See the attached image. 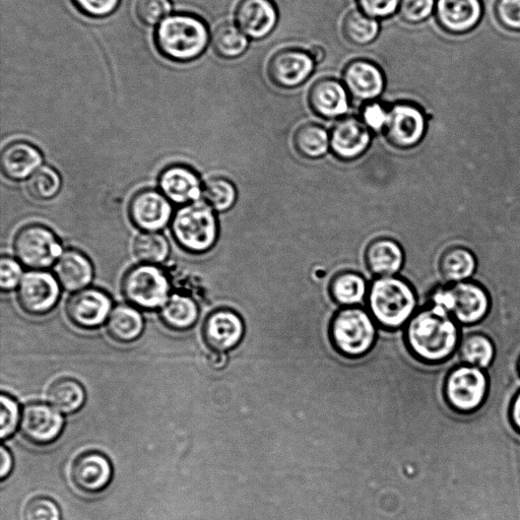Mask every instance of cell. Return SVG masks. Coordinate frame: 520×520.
I'll return each mask as SVG.
<instances>
[{"label":"cell","instance_id":"1","mask_svg":"<svg viewBox=\"0 0 520 520\" xmlns=\"http://www.w3.org/2000/svg\"><path fill=\"white\" fill-rule=\"evenodd\" d=\"M406 340L417 359L439 364L457 352L461 342L459 324L442 308L431 305L410 319Z\"/></svg>","mask_w":520,"mask_h":520},{"label":"cell","instance_id":"2","mask_svg":"<svg viewBox=\"0 0 520 520\" xmlns=\"http://www.w3.org/2000/svg\"><path fill=\"white\" fill-rule=\"evenodd\" d=\"M366 300L370 314L384 329H400L416 313L413 287L397 276L376 278L369 286Z\"/></svg>","mask_w":520,"mask_h":520},{"label":"cell","instance_id":"3","mask_svg":"<svg viewBox=\"0 0 520 520\" xmlns=\"http://www.w3.org/2000/svg\"><path fill=\"white\" fill-rule=\"evenodd\" d=\"M210 40L207 24L191 14H174L163 20L156 32L158 50L176 62L200 57Z\"/></svg>","mask_w":520,"mask_h":520},{"label":"cell","instance_id":"4","mask_svg":"<svg viewBox=\"0 0 520 520\" xmlns=\"http://www.w3.org/2000/svg\"><path fill=\"white\" fill-rule=\"evenodd\" d=\"M376 321L359 306L344 307L333 317L330 336L336 350L349 358L366 355L376 341Z\"/></svg>","mask_w":520,"mask_h":520},{"label":"cell","instance_id":"5","mask_svg":"<svg viewBox=\"0 0 520 520\" xmlns=\"http://www.w3.org/2000/svg\"><path fill=\"white\" fill-rule=\"evenodd\" d=\"M172 234L186 251L197 254L208 252L219 235L215 211L206 202L183 206L173 216Z\"/></svg>","mask_w":520,"mask_h":520},{"label":"cell","instance_id":"6","mask_svg":"<svg viewBox=\"0 0 520 520\" xmlns=\"http://www.w3.org/2000/svg\"><path fill=\"white\" fill-rule=\"evenodd\" d=\"M432 305L442 308L463 325L481 322L489 314L490 298L486 290L474 282H460L436 291Z\"/></svg>","mask_w":520,"mask_h":520},{"label":"cell","instance_id":"7","mask_svg":"<svg viewBox=\"0 0 520 520\" xmlns=\"http://www.w3.org/2000/svg\"><path fill=\"white\" fill-rule=\"evenodd\" d=\"M171 283L167 274L154 265L130 269L122 280L125 299L137 308H162L170 298Z\"/></svg>","mask_w":520,"mask_h":520},{"label":"cell","instance_id":"8","mask_svg":"<svg viewBox=\"0 0 520 520\" xmlns=\"http://www.w3.org/2000/svg\"><path fill=\"white\" fill-rule=\"evenodd\" d=\"M488 386L486 370L463 365L452 370L447 376L445 397L454 410L471 413L477 411L485 402Z\"/></svg>","mask_w":520,"mask_h":520},{"label":"cell","instance_id":"9","mask_svg":"<svg viewBox=\"0 0 520 520\" xmlns=\"http://www.w3.org/2000/svg\"><path fill=\"white\" fill-rule=\"evenodd\" d=\"M14 249L19 262L36 271L51 267L63 253L56 235L49 228L36 224L19 231Z\"/></svg>","mask_w":520,"mask_h":520},{"label":"cell","instance_id":"10","mask_svg":"<svg viewBox=\"0 0 520 520\" xmlns=\"http://www.w3.org/2000/svg\"><path fill=\"white\" fill-rule=\"evenodd\" d=\"M427 128L423 110L410 102H398L388 108L387 122L383 130L386 141L400 150L418 146Z\"/></svg>","mask_w":520,"mask_h":520},{"label":"cell","instance_id":"11","mask_svg":"<svg viewBox=\"0 0 520 520\" xmlns=\"http://www.w3.org/2000/svg\"><path fill=\"white\" fill-rule=\"evenodd\" d=\"M315 65L309 51L286 48L273 55L268 65V75L274 85L283 89H295L311 77Z\"/></svg>","mask_w":520,"mask_h":520},{"label":"cell","instance_id":"12","mask_svg":"<svg viewBox=\"0 0 520 520\" xmlns=\"http://www.w3.org/2000/svg\"><path fill=\"white\" fill-rule=\"evenodd\" d=\"M60 284L53 275L33 271L24 275L18 290V301L22 309L32 315H43L51 311L59 300Z\"/></svg>","mask_w":520,"mask_h":520},{"label":"cell","instance_id":"13","mask_svg":"<svg viewBox=\"0 0 520 520\" xmlns=\"http://www.w3.org/2000/svg\"><path fill=\"white\" fill-rule=\"evenodd\" d=\"M371 133L361 118L342 117L330 132L331 151L342 161H354L369 149L372 142Z\"/></svg>","mask_w":520,"mask_h":520},{"label":"cell","instance_id":"14","mask_svg":"<svg viewBox=\"0 0 520 520\" xmlns=\"http://www.w3.org/2000/svg\"><path fill=\"white\" fill-rule=\"evenodd\" d=\"M170 201L161 191L146 189L138 192L129 204V218L146 232L165 228L172 218Z\"/></svg>","mask_w":520,"mask_h":520},{"label":"cell","instance_id":"15","mask_svg":"<svg viewBox=\"0 0 520 520\" xmlns=\"http://www.w3.org/2000/svg\"><path fill=\"white\" fill-rule=\"evenodd\" d=\"M343 83L352 98L368 103L376 101L383 94L386 82L376 63L358 58L346 65Z\"/></svg>","mask_w":520,"mask_h":520},{"label":"cell","instance_id":"16","mask_svg":"<svg viewBox=\"0 0 520 520\" xmlns=\"http://www.w3.org/2000/svg\"><path fill=\"white\" fill-rule=\"evenodd\" d=\"M112 300L98 289H84L73 295L67 304V315L76 327L94 330L102 325L112 311Z\"/></svg>","mask_w":520,"mask_h":520},{"label":"cell","instance_id":"17","mask_svg":"<svg viewBox=\"0 0 520 520\" xmlns=\"http://www.w3.org/2000/svg\"><path fill=\"white\" fill-rule=\"evenodd\" d=\"M245 333L244 321L234 310L221 308L206 319L203 329L206 344L215 352L227 353L236 348Z\"/></svg>","mask_w":520,"mask_h":520},{"label":"cell","instance_id":"18","mask_svg":"<svg viewBox=\"0 0 520 520\" xmlns=\"http://www.w3.org/2000/svg\"><path fill=\"white\" fill-rule=\"evenodd\" d=\"M64 420L59 411L44 403L27 405L21 415L23 436L37 445L54 442L63 430Z\"/></svg>","mask_w":520,"mask_h":520},{"label":"cell","instance_id":"19","mask_svg":"<svg viewBox=\"0 0 520 520\" xmlns=\"http://www.w3.org/2000/svg\"><path fill=\"white\" fill-rule=\"evenodd\" d=\"M237 26L253 40L268 37L279 22L278 8L273 0H241L235 12Z\"/></svg>","mask_w":520,"mask_h":520},{"label":"cell","instance_id":"20","mask_svg":"<svg viewBox=\"0 0 520 520\" xmlns=\"http://www.w3.org/2000/svg\"><path fill=\"white\" fill-rule=\"evenodd\" d=\"M112 476L110 461L106 455L98 451H87L79 455L71 471L74 485L88 494H97L105 490Z\"/></svg>","mask_w":520,"mask_h":520},{"label":"cell","instance_id":"21","mask_svg":"<svg viewBox=\"0 0 520 520\" xmlns=\"http://www.w3.org/2000/svg\"><path fill=\"white\" fill-rule=\"evenodd\" d=\"M308 104L317 116L335 119L348 113L350 94L344 83L333 78H322L311 86Z\"/></svg>","mask_w":520,"mask_h":520},{"label":"cell","instance_id":"22","mask_svg":"<svg viewBox=\"0 0 520 520\" xmlns=\"http://www.w3.org/2000/svg\"><path fill=\"white\" fill-rule=\"evenodd\" d=\"M159 187L170 202L182 206L199 202L204 189L197 173L182 165L165 169L159 177Z\"/></svg>","mask_w":520,"mask_h":520},{"label":"cell","instance_id":"23","mask_svg":"<svg viewBox=\"0 0 520 520\" xmlns=\"http://www.w3.org/2000/svg\"><path fill=\"white\" fill-rule=\"evenodd\" d=\"M435 11L439 25L452 34L473 30L483 16L481 0H437Z\"/></svg>","mask_w":520,"mask_h":520},{"label":"cell","instance_id":"24","mask_svg":"<svg viewBox=\"0 0 520 520\" xmlns=\"http://www.w3.org/2000/svg\"><path fill=\"white\" fill-rule=\"evenodd\" d=\"M365 266L377 278L397 276L405 264V252L393 238L373 239L364 253Z\"/></svg>","mask_w":520,"mask_h":520},{"label":"cell","instance_id":"25","mask_svg":"<svg viewBox=\"0 0 520 520\" xmlns=\"http://www.w3.org/2000/svg\"><path fill=\"white\" fill-rule=\"evenodd\" d=\"M55 277L62 288L75 292L88 287L94 277L91 260L76 249L65 250L54 266Z\"/></svg>","mask_w":520,"mask_h":520},{"label":"cell","instance_id":"26","mask_svg":"<svg viewBox=\"0 0 520 520\" xmlns=\"http://www.w3.org/2000/svg\"><path fill=\"white\" fill-rule=\"evenodd\" d=\"M43 164L41 152L27 142H15L4 149L2 154V170L15 181L30 178Z\"/></svg>","mask_w":520,"mask_h":520},{"label":"cell","instance_id":"27","mask_svg":"<svg viewBox=\"0 0 520 520\" xmlns=\"http://www.w3.org/2000/svg\"><path fill=\"white\" fill-rule=\"evenodd\" d=\"M145 322L141 312L133 305H118L107 320V332L118 343H132L144 332Z\"/></svg>","mask_w":520,"mask_h":520},{"label":"cell","instance_id":"28","mask_svg":"<svg viewBox=\"0 0 520 520\" xmlns=\"http://www.w3.org/2000/svg\"><path fill=\"white\" fill-rule=\"evenodd\" d=\"M369 286L365 278L354 271H342L330 281L329 294L332 300L343 306H358L366 298Z\"/></svg>","mask_w":520,"mask_h":520},{"label":"cell","instance_id":"29","mask_svg":"<svg viewBox=\"0 0 520 520\" xmlns=\"http://www.w3.org/2000/svg\"><path fill=\"white\" fill-rule=\"evenodd\" d=\"M200 309L197 301L188 295L173 294L161 308V319L171 330L187 331L197 323Z\"/></svg>","mask_w":520,"mask_h":520},{"label":"cell","instance_id":"30","mask_svg":"<svg viewBox=\"0 0 520 520\" xmlns=\"http://www.w3.org/2000/svg\"><path fill=\"white\" fill-rule=\"evenodd\" d=\"M475 255L467 248L453 246L446 249L439 259V272L447 282H465L476 270Z\"/></svg>","mask_w":520,"mask_h":520},{"label":"cell","instance_id":"31","mask_svg":"<svg viewBox=\"0 0 520 520\" xmlns=\"http://www.w3.org/2000/svg\"><path fill=\"white\" fill-rule=\"evenodd\" d=\"M293 145L303 158L316 160L331 150V135L327 129L316 123L300 126L293 137Z\"/></svg>","mask_w":520,"mask_h":520},{"label":"cell","instance_id":"32","mask_svg":"<svg viewBox=\"0 0 520 520\" xmlns=\"http://www.w3.org/2000/svg\"><path fill=\"white\" fill-rule=\"evenodd\" d=\"M49 404L59 412L73 414L81 410L86 401L83 385L76 379L63 377L48 389Z\"/></svg>","mask_w":520,"mask_h":520},{"label":"cell","instance_id":"33","mask_svg":"<svg viewBox=\"0 0 520 520\" xmlns=\"http://www.w3.org/2000/svg\"><path fill=\"white\" fill-rule=\"evenodd\" d=\"M212 45L215 52L222 58L234 59L245 53L249 40L238 26L223 23L215 29Z\"/></svg>","mask_w":520,"mask_h":520},{"label":"cell","instance_id":"34","mask_svg":"<svg viewBox=\"0 0 520 520\" xmlns=\"http://www.w3.org/2000/svg\"><path fill=\"white\" fill-rule=\"evenodd\" d=\"M379 32L378 20L365 15L360 10L348 13L343 21V34L354 45L371 44L378 37Z\"/></svg>","mask_w":520,"mask_h":520},{"label":"cell","instance_id":"35","mask_svg":"<svg viewBox=\"0 0 520 520\" xmlns=\"http://www.w3.org/2000/svg\"><path fill=\"white\" fill-rule=\"evenodd\" d=\"M459 350L465 364L482 370H487L495 358V347L492 341L484 335L462 337Z\"/></svg>","mask_w":520,"mask_h":520},{"label":"cell","instance_id":"36","mask_svg":"<svg viewBox=\"0 0 520 520\" xmlns=\"http://www.w3.org/2000/svg\"><path fill=\"white\" fill-rule=\"evenodd\" d=\"M136 256L146 265H160L170 255V245L166 237L158 232L139 235L134 244Z\"/></svg>","mask_w":520,"mask_h":520},{"label":"cell","instance_id":"37","mask_svg":"<svg viewBox=\"0 0 520 520\" xmlns=\"http://www.w3.org/2000/svg\"><path fill=\"white\" fill-rule=\"evenodd\" d=\"M205 202L216 212L224 213L233 208L237 201V189L228 179L212 178L204 186Z\"/></svg>","mask_w":520,"mask_h":520},{"label":"cell","instance_id":"38","mask_svg":"<svg viewBox=\"0 0 520 520\" xmlns=\"http://www.w3.org/2000/svg\"><path fill=\"white\" fill-rule=\"evenodd\" d=\"M61 184L60 175L55 169L42 166L29 178L27 189L35 200L48 201L56 197Z\"/></svg>","mask_w":520,"mask_h":520},{"label":"cell","instance_id":"39","mask_svg":"<svg viewBox=\"0 0 520 520\" xmlns=\"http://www.w3.org/2000/svg\"><path fill=\"white\" fill-rule=\"evenodd\" d=\"M172 10L171 0H138L136 13L145 25L154 26Z\"/></svg>","mask_w":520,"mask_h":520},{"label":"cell","instance_id":"40","mask_svg":"<svg viewBox=\"0 0 520 520\" xmlns=\"http://www.w3.org/2000/svg\"><path fill=\"white\" fill-rule=\"evenodd\" d=\"M435 0H401L399 14L409 24L426 21L434 12Z\"/></svg>","mask_w":520,"mask_h":520},{"label":"cell","instance_id":"41","mask_svg":"<svg viewBox=\"0 0 520 520\" xmlns=\"http://www.w3.org/2000/svg\"><path fill=\"white\" fill-rule=\"evenodd\" d=\"M61 512L57 503L48 497L31 499L24 510L25 520H60Z\"/></svg>","mask_w":520,"mask_h":520},{"label":"cell","instance_id":"42","mask_svg":"<svg viewBox=\"0 0 520 520\" xmlns=\"http://www.w3.org/2000/svg\"><path fill=\"white\" fill-rule=\"evenodd\" d=\"M359 10L375 19H387L394 16L400 7L401 0H356Z\"/></svg>","mask_w":520,"mask_h":520},{"label":"cell","instance_id":"43","mask_svg":"<svg viewBox=\"0 0 520 520\" xmlns=\"http://www.w3.org/2000/svg\"><path fill=\"white\" fill-rule=\"evenodd\" d=\"M2 403V430L0 435L2 438H10L16 431L19 422H21L19 405L14 398L7 394L2 395L0 399Z\"/></svg>","mask_w":520,"mask_h":520},{"label":"cell","instance_id":"44","mask_svg":"<svg viewBox=\"0 0 520 520\" xmlns=\"http://www.w3.org/2000/svg\"><path fill=\"white\" fill-rule=\"evenodd\" d=\"M20 263L12 257L4 256L0 262V288L9 292L20 286L23 279Z\"/></svg>","mask_w":520,"mask_h":520},{"label":"cell","instance_id":"45","mask_svg":"<svg viewBox=\"0 0 520 520\" xmlns=\"http://www.w3.org/2000/svg\"><path fill=\"white\" fill-rule=\"evenodd\" d=\"M387 117L388 108L377 101L366 103L361 111V120L374 133H383Z\"/></svg>","mask_w":520,"mask_h":520},{"label":"cell","instance_id":"46","mask_svg":"<svg viewBox=\"0 0 520 520\" xmlns=\"http://www.w3.org/2000/svg\"><path fill=\"white\" fill-rule=\"evenodd\" d=\"M75 7L92 18H105L115 12L120 0H72Z\"/></svg>","mask_w":520,"mask_h":520},{"label":"cell","instance_id":"47","mask_svg":"<svg viewBox=\"0 0 520 520\" xmlns=\"http://www.w3.org/2000/svg\"><path fill=\"white\" fill-rule=\"evenodd\" d=\"M496 16L506 29L520 31V0H498Z\"/></svg>","mask_w":520,"mask_h":520},{"label":"cell","instance_id":"48","mask_svg":"<svg viewBox=\"0 0 520 520\" xmlns=\"http://www.w3.org/2000/svg\"><path fill=\"white\" fill-rule=\"evenodd\" d=\"M0 457H2V468H0V478H2V480H5L7 477L10 476L13 470V457L11 452L5 446L2 447V454H0Z\"/></svg>","mask_w":520,"mask_h":520},{"label":"cell","instance_id":"49","mask_svg":"<svg viewBox=\"0 0 520 520\" xmlns=\"http://www.w3.org/2000/svg\"><path fill=\"white\" fill-rule=\"evenodd\" d=\"M209 363L216 370L223 369L228 363V356L226 353L213 351L209 357Z\"/></svg>","mask_w":520,"mask_h":520},{"label":"cell","instance_id":"50","mask_svg":"<svg viewBox=\"0 0 520 520\" xmlns=\"http://www.w3.org/2000/svg\"><path fill=\"white\" fill-rule=\"evenodd\" d=\"M511 420L520 432V393L515 397L511 407Z\"/></svg>","mask_w":520,"mask_h":520},{"label":"cell","instance_id":"51","mask_svg":"<svg viewBox=\"0 0 520 520\" xmlns=\"http://www.w3.org/2000/svg\"><path fill=\"white\" fill-rule=\"evenodd\" d=\"M309 53L316 63H320L325 57V51L320 46L311 47Z\"/></svg>","mask_w":520,"mask_h":520}]
</instances>
